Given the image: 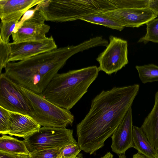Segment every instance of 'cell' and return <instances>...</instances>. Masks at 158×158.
Returning a JSON list of instances; mask_svg holds the SVG:
<instances>
[{
  "instance_id": "8fae6325",
  "label": "cell",
  "mask_w": 158,
  "mask_h": 158,
  "mask_svg": "<svg viewBox=\"0 0 158 158\" xmlns=\"http://www.w3.org/2000/svg\"><path fill=\"white\" fill-rule=\"evenodd\" d=\"M126 27H138L155 19L157 16L148 7L116 8L102 12Z\"/></svg>"
},
{
  "instance_id": "ba28073f",
  "label": "cell",
  "mask_w": 158,
  "mask_h": 158,
  "mask_svg": "<svg viewBox=\"0 0 158 158\" xmlns=\"http://www.w3.org/2000/svg\"><path fill=\"white\" fill-rule=\"evenodd\" d=\"M105 49L96 58L99 71L108 75L116 73L128 63L127 42L112 35Z\"/></svg>"
},
{
  "instance_id": "d6986e66",
  "label": "cell",
  "mask_w": 158,
  "mask_h": 158,
  "mask_svg": "<svg viewBox=\"0 0 158 158\" xmlns=\"http://www.w3.org/2000/svg\"><path fill=\"white\" fill-rule=\"evenodd\" d=\"M23 14L6 16L1 19L0 41L7 43L9 42L10 36L14 31L19 21Z\"/></svg>"
},
{
  "instance_id": "f546056e",
  "label": "cell",
  "mask_w": 158,
  "mask_h": 158,
  "mask_svg": "<svg viewBox=\"0 0 158 158\" xmlns=\"http://www.w3.org/2000/svg\"><path fill=\"white\" fill-rule=\"evenodd\" d=\"M113 155L110 152H107L104 156L100 158H113Z\"/></svg>"
},
{
  "instance_id": "4316f807",
  "label": "cell",
  "mask_w": 158,
  "mask_h": 158,
  "mask_svg": "<svg viewBox=\"0 0 158 158\" xmlns=\"http://www.w3.org/2000/svg\"><path fill=\"white\" fill-rule=\"evenodd\" d=\"M148 7L158 16V0H149Z\"/></svg>"
},
{
  "instance_id": "f1b7e54d",
  "label": "cell",
  "mask_w": 158,
  "mask_h": 158,
  "mask_svg": "<svg viewBox=\"0 0 158 158\" xmlns=\"http://www.w3.org/2000/svg\"><path fill=\"white\" fill-rule=\"evenodd\" d=\"M132 158H148L144 155L138 152L137 153L134 154Z\"/></svg>"
},
{
  "instance_id": "30bf717a",
  "label": "cell",
  "mask_w": 158,
  "mask_h": 158,
  "mask_svg": "<svg viewBox=\"0 0 158 158\" xmlns=\"http://www.w3.org/2000/svg\"><path fill=\"white\" fill-rule=\"evenodd\" d=\"M10 46L9 63L25 60L57 48L52 36L40 40L18 43L12 42Z\"/></svg>"
},
{
  "instance_id": "cb8c5ba5",
  "label": "cell",
  "mask_w": 158,
  "mask_h": 158,
  "mask_svg": "<svg viewBox=\"0 0 158 158\" xmlns=\"http://www.w3.org/2000/svg\"><path fill=\"white\" fill-rule=\"evenodd\" d=\"M60 148H50L30 153V158H60Z\"/></svg>"
},
{
  "instance_id": "4dcf8cb0",
  "label": "cell",
  "mask_w": 158,
  "mask_h": 158,
  "mask_svg": "<svg viewBox=\"0 0 158 158\" xmlns=\"http://www.w3.org/2000/svg\"><path fill=\"white\" fill-rule=\"evenodd\" d=\"M17 158H30L29 155L18 154Z\"/></svg>"
},
{
  "instance_id": "4fadbf2b",
  "label": "cell",
  "mask_w": 158,
  "mask_h": 158,
  "mask_svg": "<svg viewBox=\"0 0 158 158\" xmlns=\"http://www.w3.org/2000/svg\"><path fill=\"white\" fill-rule=\"evenodd\" d=\"M8 111L10 117L8 134L10 136L25 139L41 127L29 115Z\"/></svg>"
},
{
  "instance_id": "5bb4252c",
  "label": "cell",
  "mask_w": 158,
  "mask_h": 158,
  "mask_svg": "<svg viewBox=\"0 0 158 158\" xmlns=\"http://www.w3.org/2000/svg\"><path fill=\"white\" fill-rule=\"evenodd\" d=\"M141 127L151 144L158 151V91L155 94L154 106Z\"/></svg>"
},
{
  "instance_id": "3957f363",
  "label": "cell",
  "mask_w": 158,
  "mask_h": 158,
  "mask_svg": "<svg viewBox=\"0 0 158 158\" xmlns=\"http://www.w3.org/2000/svg\"><path fill=\"white\" fill-rule=\"evenodd\" d=\"M99 71L98 67L93 66L58 73L41 95L56 106L69 110L87 92Z\"/></svg>"
},
{
  "instance_id": "6da1fadb",
  "label": "cell",
  "mask_w": 158,
  "mask_h": 158,
  "mask_svg": "<svg viewBox=\"0 0 158 158\" xmlns=\"http://www.w3.org/2000/svg\"><path fill=\"white\" fill-rule=\"evenodd\" d=\"M139 86L136 84L102 91L91 101L90 109L77 125L78 144L92 154L104 145L131 108Z\"/></svg>"
},
{
  "instance_id": "e0dca14e",
  "label": "cell",
  "mask_w": 158,
  "mask_h": 158,
  "mask_svg": "<svg viewBox=\"0 0 158 158\" xmlns=\"http://www.w3.org/2000/svg\"><path fill=\"white\" fill-rule=\"evenodd\" d=\"M0 151L16 155L30 154L24 140L5 135L0 137Z\"/></svg>"
},
{
  "instance_id": "ffe728a7",
  "label": "cell",
  "mask_w": 158,
  "mask_h": 158,
  "mask_svg": "<svg viewBox=\"0 0 158 158\" xmlns=\"http://www.w3.org/2000/svg\"><path fill=\"white\" fill-rule=\"evenodd\" d=\"M143 83L158 81V66L153 64L135 67Z\"/></svg>"
},
{
  "instance_id": "2e32d148",
  "label": "cell",
  "mask_w": 158,
  "mask_h": 158,
  "mask_svg": "<svg viewBox=\"0 0 158 158\" xmlns=\"http://www.w3.org/2000/svg\"><path fill=\"white\" fill-rule=\"evenodd\" d=\"M132 137L134 148L148 158H158V151L147 138L141 127L133 126Z\"/></svg>"
},
{
  "instance_id": "83f0119b",
  "label": "cell",
  "mask_w": 158,
  "mask_h": 158,
  "mask_svg": "<svg viewBox=\"0 0 158 158\" xmlns=\"http://www.w3.org/2000/svg\"><path fill=\"white\" fill-rule=\"evenodd\" d=\"M17 155L0 151V158H17Z\"/></svg>"
},
{
  "instance_id": "9c48e42d",
  "label": "cell",
  "mask_w": 158,
  "mask_h": 158,
  "mask_svg": "<svg viewBox=\"0 0 158 158\" xmlns=\"http://www.w3.org/2000/svg\"><path fill=\"white\" fill-rule=\"evenodd\" d=\"M45 21L42 15L35 9L32 15L12 33L13 43H18L45 39L50 27L45 23Z\"/></svg>"
},
{
  "instance_id": "8992f818",
  "label": "cell",
  "mask_w": 158,
  "mask_h": 158,
  "mask_svg": "<svg viewBox=\"0 0 158 158\" xmlns=\"http://www.w3.org/2000/svg\"><path fill=\"white\" fill-rule=\"evenodd\" d=\"M30 153L35 151L61 148L69 144H77L73 130L66 127H42L24 140Z\"/></svg>"
},
{
  "instance_id": "44dd1931",
  "label": "cell",
  "mask_w": 158,
  "mask_h": 158,
  "mask_svg": "<svg viewBox=\"0 0 158 158\" xmlns=\"http://www.w3.org/2000/svg\"><path fill=\"white\" fill-rule=\"evenodd\" d=\"M147 32L138 42L146 44L149 41L158 43V18L153 19L146 24Z\"/></svg>"
},
{
  "instance_id": "277c9868",
  "label": "cell",
  "mask_w": 158,
  "mask_h": 158,
  "mask_svg": "<svg viewBox=\"0 0 158 158\" xmlns=\"http://www.w3.org/2000/svg\"><path fill=\"white\" fill-rule=\"evenodd\" d=\"M116 8L111 0H44L38 10L46 21L64 22L79 20L90 13Z\"/></svg>"
},
{
  "instance_id": "7c38bea8",
  "label": "cell",
  "mask_w": 158,
  "mask_h": 158,
  "mask_svg": "<svg viewBox=\"0 0 158 158\" xmlns=\"http://www.w3.org/2000/svg\"><path fill=\"white\" fill-rule=\"evenodd\" d=\"M133 126L132 109L131 108L111 136V148L113 152L118 154H122L125 153L129 148H134Z\"/></svg>"
},
{
  "instance_id": "484cf974",
  "label": "cell",
  "mask_w": 158,
  "mask_h": 158,
  "mask_svg": "<svg viewBox=\"0 0 158 158\" xmlns=\"http://www.w3.org/2000/svg\"><path fill=\"white\" fill-rule=\"evenodd\" d=\"M9 111L0 106V133L2 135L9 132Z\"/></svg>"
},
{
  "instance_id": "ac0fdd59",
  "label": "cell",
  "mask_w": 158,
  "mask_h": 158,
  "mask_svg": "<svg viewBox=\"0 0 158 158\" xmlns=\"http://www.w3.org/2000/svg\"><path fill=\"white\" fill-rule=\"evenodd\" d=\"M79 20L96 25H102L119 31H122L124 28L118 22L102 12L89 14L82 17Z\"/></svg>"
},
{
  "instance_id": "9a60e30c",
  "label": "cell",
  "mask_w": 158,
  "mask_h": 158,
  "mask_svg": "<svg viewBox=\"0 0 158 158\" xmlns=\"http://www.w3.org/2000/svg\"><path fill=\"white\" fill-rule=\"evenodd\" d=\"M43 0H0V18L23 14Z\"/></svg>"
},
{
  "instance_id": "52a82bcc",
  "label": "cell",
  "mask_w": 158,
  "mask_h": 158,
  "mask_svg": "<svg viewBox=\"0 0 158 158\" xmlns=\"http://www.w3.org/2000/svg\"><path fill=\"white\" fill-rule=\"evenodd\" d=\"M0 106L10 111L31 116L34 113L19 84L4 73L0 74Z\"/></svg>"
},
{
  "instance_id": "7402d4cb",
  "label": "cell",
  "mask_w": 158,
  "mask_h": 158,
  "mask_svg": "<svg viewBox=\"0 0 158 158\" xmlns=\"http://www.w3.org/2000/svg\"><path fill=\"white\" fill-rule=\"evenodd\" d=\"M116 8H142L148 7L149 0H111Z\"/></svg>"
},
{
  "instance_id": "5b68a950",
  "label": "cell",
  "mask_w": 158,
  "mask_h": 158,
  "mask_svg": "<svg viewBox=\"0 0 158 158\" xmlns=\"http://www.w3.org/2000/svg\"><path fill=\"white\" fill-rule=\"evenodd\" d=\"M34 113L31 117L41 126L66 127L72 125L74 115L69 110L58 106L39 94L19 85Z\"/></svg>"
},
{
  "instance_id": "603a6c76",
  "label": "cell",
  "mask_w": 158,
  "mask_h": 158,
  "mask_svg": "<svg viewBox=\"0 0 158 158\" xmlns=\"http://www.w3.org/2000/svg\"><path fill=\"white\" fill-rule=\"evenodd\" d=\"M82 150L78 144H70L60 148V158H83Z\"/></svg>"
},
{
  "instance_id": "1f68e13d",
  "label": "cell",
  "mask_w": 158,
  "mask_h": 158,
  "mask_svg": "<svg viewBox=\"0 0 158 158\" xmlns=\"http://www.w3.org/2000/svg\"><path fill=\"white\" fill-rule=\"evenodd\" d=\"M119 158H127L125 153L118 154Z\"/></svg>"
},
{
  "instance_id": "d4e9b609",
  "label": "cell",
  "mask_w": 158,
  "mask_h": 158,
  "mask_svg": "<svg viewBox=\"0 0 158 158\" xmlns=\"http://www.w3.org/2000/svg\"><path fill=\"white\" fill-rule=\"evenodd\" d=\"M10 53V43H6L0 41V74L9 63Z\"/></svg>"
},
{
  "instance_id": "7a4b0ae2",
  "label": "cell",
  "mask_w": 158,
  "mask_h": 158,
  "mask_svg": "<svg viewBox=\"0 0 158 158\" xmlns=\"http://www.w3.org/2000/svg\"><path fill=\"white\" fill-rule=\"evenodd\" d=\"M90 48L86 41L75 46L57 48L25 60L9 62L4 73L18 84L41 94L70 57Z\"/></svg>"
}]
</instances>
